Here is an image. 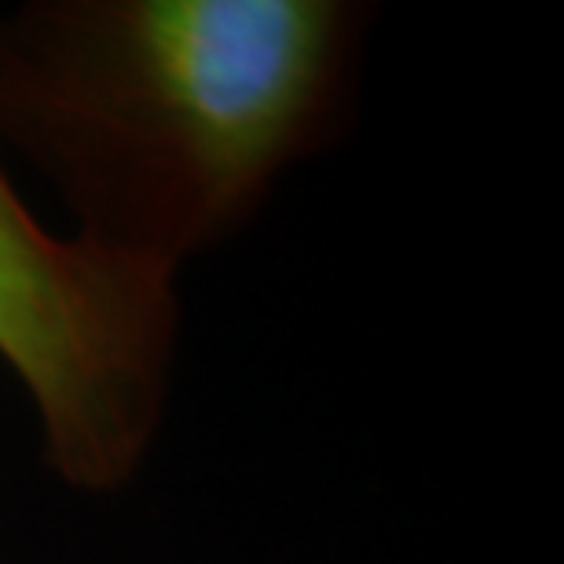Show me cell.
Wrapping results in <instances>:
<instances>
[{"instance_id":"obj_1","label":"cell","mask_w":564,"mask_h":564,"mask_svg":"<svg viewBox=\"0 0 564 564\" xmlns=\"http://www.w3.org/2000/svg\"><path fill=\"white\" fill-rule=\"evenodd\" d=\"M364 26L345 0H33L0 11V143L74 235L180 275L334 132Z\"/></svg>"},{"instance_id":"obj_2","label":"cell","mask_w":564,"mask_h":564,"mask_svg":"<svg viewBox=\"0 0 564 564\" xmlns=\"http://www.w3.org/2000/svg\"><path fill=\"white\" fill-rule=\"evenodd\" d=\"M176 279L52 231L0 162V364L66 488L115 495L151 458L180 348Z\"/></svg>"}]
</instances>
